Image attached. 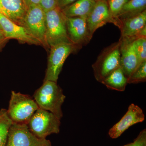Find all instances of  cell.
<instances>
[{
  "label": "cell",
  "mask_w": 146,
  "mask_h": 146,
  "mask_svg": "<svg viewBox=\"0 0 146 146\" xmlns=\"http://www.w3.org/2000/svg\"><path fill=\"white\" fill-rule=\"evenodd\" d=\"M33 97L39 108L51 112L59 119L63 117L62 106L66 97L57 82L44 81L35 92Z\"/></svg>",
  "instance_id": "1"
},
{
  "label": "cell",
  "mask_w": 146,
  "mask_h": 146,
  "mask_svg": "<svg viewBox=\"0 0 146 146\" xmlns=\"http://www.w3.org/2000/svg\"><path fill=\"white\" fill-rule=\"evenodd\" d=\"M66 20L58 7L46 12V39L48 48L63 43L72 44L67 33Z\"/></svg>",
  "instance_id": "2"
},
{
  "label": "cell",
  "mask_w": 146,
  "mask_h": 146,
  "mask_svg": "<svg viewBox=\"0 0 146 146\" xmlns=\"http://www.w3.org/2000/svg\"><path fill=\"white\" fill-rule=\"evenodd\" d=\"M39 108L34 99L29 96L12 91L8 109L7 110L13 123L27 125Z\"/></svg>",
  "instance_id": "3"
},
{
  "label": "cell",
  "mask_w": 146,
  "mask_h": 146,
  "mask_svg": "<svg viewBox=\"0 0 146 146\" xmlns=\"http://www.w3.org/2000/svg\"><path fill=\"white\" fill-rule=\"evenodd\" d=\"M120 42L113 43L101 52L92 65L95 78L101 82L110 74L120 67Z\"/></svg>",
  "instance_id": "4"
},
{
  "label": "cell",
  "mask_w": 146,
  "mask_h": 146,
  "mask_svg": "<svg viewBox=\"0 0 146 146\" xmlns=\"http://www.w3.org/2000/svg\"><path fill=\"white\" fill-rule=\"evenodd\" d=\"M27 125L36 137L46 139L51 134L60 132V119L51 112L39 108L31 118Z\"/></svg>",
  "instance_id": "5"
},
{
  "label": "cell",
  "mask_w": 146,
  "mask_h": 146,
  "mask_svg": "<svg viewBox=\"0 0 146 146\" xmlns=\"http://www.w3.org/2000/svg\"><path fill=\"white\" fill-rule=\"evenodd\" d=\"M50 49L44 81L57 82L65 60L71 53L76 52L78 49L71 43H63L51 47Z\"/></svg>",
  "instance_id": "6"
},
{
  "label": "cell",
  "mask_w": 146,
  "mask_h": 146,
  "mask_svg": "<svg viewBox=\"0 0 146 146\" xmlns=\"http://www.w3.org/2000/svg\"><path fill=\"white\" fill-rule=\"evenodd\" d=\"M22 26L25 28L42 46L46 48H48L46 39V12L40 5L27 7Z\"/></svg>",
  "instance_id": "7"
},
{
  "label": "cell",
  "mask_w": 146,
  "mask_h": 146,
  "mask_svg": "<svg viewBox=\"0 0 146 146\" xmlns=\"http://www.w3.org/2000/svg\"><path fill=\"white\" fill-rule=\"evenodd\" d=\"M6 146H52L46 139H41L32 133L26 124L13 123Z\"/></svg>",
  "instance_id": "8"
},
{
  "label": "cell",
  "mask_w": 146,
  "mask_h": 146,
  "mask_svg": "<svg viewBox=\"0 0 146 146\" xmlns=\"http://www.w3.org/2000/svg\"><path fill=\"white\" fill-rule=\"evenodd\" d=\"M86 17H66L67 33L71 43L78 49L87 45L93 35L91 34Z\"/></svg>",
  "instance_id": "9"
},
{
  "label": "cell",
  "mask_w": 146,
  "mask_h": 146,
  "mask_svg": "<svg viewBox=\"0 0 146 146\" xmlns=\"http://www.w3.org/2000/svg\"><path fill=\"white\" fill-rule=\"evenodd\" d=\"M88 28L93 35L98 29L111 23L120 29L121 24L114 19L110 12L107 1H97L94 8L86 18Z\"/></svg>",
  "instance_id": "10"
},
{
  "label": "cell",
  "mask_w": 146,
  "mask_h": 146,
  "mask_svg": "<svg viewBox=\"0 0 146 146\" xmlns=\"http://www.w3.org/2000/svg\"><path fill=\"white\" fill-rule=\"evenodd\" d=\"M136 39L121 37L119 40L121 54L120 67L127 79L139 66L138 56L134 44Z\"/></svg>",
  "instance_id": "11"
},
{
  "label": "cell",
  "mask_w": 146,
  "mask_h": 146,
  "mask_svg": "<svg viewBox=\"0 0 146 146\" xmlns=\"http://www.w3.org/2000/svg\"><path fill=\"white\" fill-rule=\"evenodd\" d=\"M0 27L8 40L15 39L22 44L42 46L41 43L31 35L25 28L11 21L0 14Z\"/></svg>",
  "instance_id": "12"
},
{
  "label": "cell",
  "mask_w": 146,
  "mask_h": 146,
  "mask_svg": "<svg viewBox=\"0 0 146 146\" xmlns=\"http://www.w3.org/2000/svg\"><path fill=\"white\" fill-rule=\"evenodd\" d=\"M145 119V116L142 109L138 106L131 104L122 118L110 129L108 135L113 139L119 138L129 128L142 122Z\"/></svg>",
  "instance_id": "13"
},
{
  "label": "cell",
  "mask_w": 146,
  "mask_h": 146,
  "mask_svg": "<svg viewBox=\"0 0 146 146\" xmlns=\"http://www.w3.org/2000/svg\"><path fill=\"white\" fill-rule=\"evenodd\" d=\"M27 7L24 0H0V14L22 26Z\"/></svg>",
  "instance_id": "14"
},
{
  "label": "cell",
  "mask_w": 146,
  "mask_h": 146,
  "mask_svg": "<svg viewBox=\"0 0 146 146\" xmlns=\"http://www.w3.org/2000/svg\"><path fill=\"white\" fill-rule=\"evenodd\" d=\"M121 36L138 38L141 31L146 27V10L137 16L121 21Z\"/></svg>",
  "instance_id": "15"
},
{
  "label": "cell",
  "mask_w": 146,
  "mask_h": 146,
  "mask_svg": "<svg viewBox=\"0 0 146 146\" xmlns=\"http://www.w3.org/2000/svg\"><path fill=\"white\" fill-rule=\"evenodd\" d=\"M96 2V0H77L61 9L66 17H87Z\"/></svg>",
  "instance_id": "16"
},
{
  "label": "cell",
  "mask_w": 146,
  "mask_h": 146,
  "mask_svg": "<svg viewBox=\"0 0 146 146\" xmlns=\"http://www.w3.org/2000/svg\"><path fill=\"white\" fill-rule=\"evenodd\" d=\"M101 83L108 89L124 91L128 84L127 78L120 67L108 76Z\"/></svg>",
  "instance_id": "17"
},
{
  "label": "cell",
  "mask_w": 146,
  "mask_h": 146,
  "mask_svg": "<svg viewBox=\"0 0 146 146\" xmlns=\"http://www.w3.org/2000/svg\"><path fill=\"white\" fill-rule=\"evenodd\" d=\"M146 0H129L121 11L118 19L120 21L138 15L146 10Z\"/></svg>",
  "instance_id": "18"
},
{
  "label": "cell",
  "mask_w": 146,
  "mask_h": 146,
  "mask_svg": "<svg viewBox=\"0 0 146 146\" xmlns=\"http://www.w3.org/2000/svg\"><path fill=\"white\" fill-rule=\"evenodd\" d=\"M13 123L7 110H0V146H6L9 129Z\"/></svg>",
  "instance_id": "19"
},
{
  "label": "cell",
  "mask_w": 146,
  "mask_h": 146,
  "mask_svg": "<svg viewBox=\"0 0 146 146\" xmlns=\"http://www.w3.org/2000/svg\"><path fill=\"white\" fill-rule=\"evenodd\" d=\"M146 80V61L140 64L127 79L128 84H137Z\"/></svg>",
  "instance_id": "20"
},
{
  "label": "cell",
  "mask_w": 146,
  "mask_h": 146,
  "mask_svg": "<svg viewBox=\"0 0 146 146\" xmlns=\"http://www.w3.org/2000/svg\"><path fill=\"white\" fill-rule=\"evenodd\" d=\"M129 0H108L110 12L112 18L121 23L118 19L121 11Z\"/></svg>",
  "instance_id": "21"
},
{
  "label": "cell",
  "mask_w": 146,
  "mask_h": 146,
  "mask_svg": "<svg viewBox=\"0 0 146 146\" xmlns=\"http://www.w3.org/2000/svg\"><path fill=\"white\" fill-rule=\"evenodd\" d=\"M134 44L138 56L139 65L146 61V37L136 38L134 40Z\"/></svg>",
  "instance_id": "22"
},
{
  "label": "cell",
  "mask_w": 146,
  "mask_h": 146,
  "mask_svg": "<svg viewBox=\"0 0 146 146\" xmlns=\"http://www.w3.org/2000/svg\"><path fill=\"white\" fill-rule=\"evenodd\" d=\"M126 146H146V130L142 131L133 143L127 144Z\"/></svg>",
  "instance_id": "23"
},
{
  "label": "cell",
  "mask_w": 146,
  "mask_h": 146,
  "mask_svg": "<svg viewBox=\"0 0 146 146\" xmlns=\"http://www.w3.org/2000/svg\"><path fill=\"white\" fill-rule=\"evenodd\" d=\"M40 5L46 12L58 6V0H40Z\"/></svg>",
  "instance_id": "24"
},
{
  "label": "cell",
  "mask_w": 146,
  "mask_h": 146,
  "mask_svg": "<svg viewBox=\"0 0 146 146\" xmlns=\"http://www.w3.org/2000/svg\"><path fill=\"white\" fill-rule=\"evenodd\" d=\"M76 1L77 0H58V6L62 9Z\"/></svg>",
  "instance_id": "25"
},
{
  "label": "cell",
  "mask_w": 146,
  "mask_h": 146,
  "mask_svg": "<svg viewBox=\"0 0 146 146\" xmlns=\"http://www.w3.org/2000/svg\"><path fill=\"white\" fill-rule=\"evenodd\" d=\"M8 40L2 32L0 31V52L6 44Z\"/></svg>",
  "instance_id": "26"
},
{
  "label": "cell",
  "mask_w": 146,
  "mask_h": 146,
  "mask_svg": "<svg viewBox=\"0 0 146 146\" xmlns=\"http://www.w3.org/2000/svg\"><path fill=\"white\" fill-rule=\"evenodd\" d=\"M27 7L30 6L40 5V0H24Z\"/></svg>",
  "instance_id": "27"
},
{
  "label": "cell",
  "mask_w": 146,
  "mask_h": 146,
  "mask_svg": "<svg viewBox=\"0 0 146 146\" xmlns=\"http://www.w3.org/2000/svg\"><path fill=\"white\" fill-rule=\"evenodd\" d=\"M96 1H107L108 0H96Z\"/></svg>",
  "instance_id": "28"
},
{
  "label": "cell",
  "mask_w": 146,
  "mask_h": 146,
  "mask_svg": "<svg viewBox=\"0 0 146 146\" xmlns=\"http://www.w3.org/2000/svg\"><path fill=\"white\" fill-rule=\"evenodd\" d=\"M0 31H2L1 29V27H0Z\"/></svg>",
  "instance_id": "29"
},
{
  "label": "cell",
  "mask_w": 146,
  "mask_h": 146,
  "mask_svg": "<svg viewBox=\"0 0 146 146\" xmlns=\"http://www.w3.org/2000/svg\"><path fill=\"white\" fill-rule=\"evenodd\" d=\"M127 145H125L123 146H126Z\"/></svg>",
  "instance_id": "30"
}]
</instances>
